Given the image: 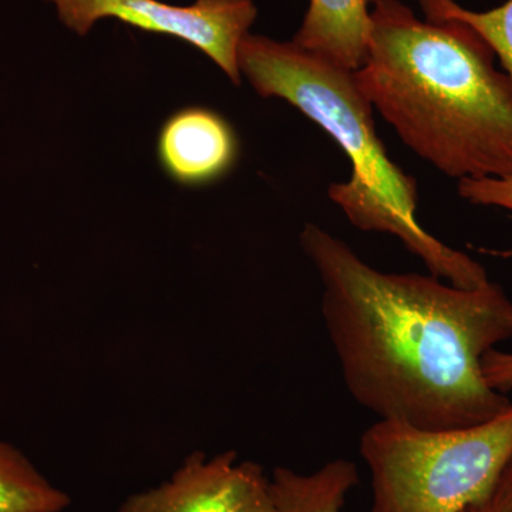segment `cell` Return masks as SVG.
I'll use <instances>...</instances> for the list:
<instances>
[{"label": "cell", "instance_id": "obj_9", "mask_svg": "<svg viewBox=\"0 0 512 512\" xmlns=\"http://www.w3.org/2000/svg\"><path fill=\"white\" fill-rule=\"evenodd\" d=\"M359 484V471L348 458H335L312 473L275 468L269 477L271 512H342Z\"/></svg>", "mask_w": 512, "mask_h": 512}, {"label": "cell", "instance_id": "obj_1", "mask_svg": "<svg viewBox=\"0 0 512 512\" xmlns=\"http://www.w3.org/2000/svg\"><path fill=\"white\" fill-rule=\"evenodd\" d=\"M299 242L322 282L320 311L346 389L377 420L453 430L510 409L483 373L484 356L512 339V299L500 285L383 272L316 224Z\"/></svg>", "mask_w": 512, "mask_h": 512}, {"label": "cell", "instance_id": "obj_8", "mask_svg": "<svg viewBox=\"0 0 512 512\" xmlns=\"http://www.w3.org/2000/svg\"><path fill=\"white\" fill-rule=\"evenodd\" d=\"M373 0H309L292 42L350 72L362 69L370 36Z\"/></svg>", "mask_w": 512, "mask_h": 512}, {"label": "cell", "instance_id": "obj_12", "mask_svg": "<svg viewBox=\"0 0 512 512\" xmlns=\"http://www.w3.org/2000/svg\"><path fill=\"white\" fill-rule=\"evenodd\" d=\"M457 190L470 204L512 212V174L501 178H467L458 181Z\"/></svg>", "mask_w": 512, "mask_h": 512}, {"label": "cell", "instance_id": "obj_13", "mask_svg": "<svg viewBox=\"0 0 512 512\" xmlns=\"http://www.w3.org/2000/svg\"><path fill=\"white\" fill-rule=\"evenodd\" d=\"M461 512H512V456L485 493Z\"/></svg>", "mask_w": 512, "mask_h": 512}, {"label": "cell", "instance_id": "obj_2", "mask_svg": "<svg viewBox=\"0 0 512 512\" xmlns=\"http://www.w3.org/2000/svg\"><path fill=\"white\" fill-rule=\"evenodd\" d=\"M487 43L457 20L373 0L360 90L421 160L458 181L512 174V89Z\"/></svg>", "mask_w": 512, "mask_h": 512}, {"label": "cell", "instance_id": "obj_5", "mask_svg": "<svg viewBox=\"0 0 512 512\" xmlns=\"http://www.w3.org/2000/svg\"><path fill=\"white\" fill-rule=\"evenodd\" d=\"M60 23L86 36L101 20L113 19L141 32L174 37L205 56L235 86L242 82L239 47L251 33L258 8L254 0H195L187 6L163 0H43Z\"/></svg>", "mask_w": 512, "mask_h": 512}, {"label": "cell", "instance_id": "obj_3", "mask_svg": "<svg viewBox=\"0 0 512 512\" xmlns=\"http://www.w3.org/2000/svg\"><path fill=\"white\" fill-rule=\"evenodd\" d=\"M239 72L264 99H281L322 127L352 163L346 183L330 184V200L360 231L382 232L403 242L429 274L460 288L490 281L483 265L448 247L416 220V178L390 160L377 136L373 107L355 72L302 49L249 33L239 47Z\"/></svg>", "mask_w": 512, "mask_h": 512}, {"label": "cell", "instance_id": "obj_7", "mask_svg": "<svg viewBox=\"0 0 512 512\" xmlns=\"http://www.w3.org/2000/svg\"><path fill=\"white\" fill-rule=\"evenodd\" d=\"M156 153L168 180L194 190L228 177L237 167L241 143L234 126L218 111L185 106L161 124Z\"/></svg>", "mask_w": 512, "mask_h": 512}, {"label": "cell", "instance_id": "obj_14", "mask_svg": "<svg viewBox=\"0 0 512 512\" xmlns=\"http://www.w3.org/2000/svg\"><path fill=\"white\" fill-rule=\"evenodd\" d=\"M483 373L487 383L497 392H512V353L494 349L483 359Z\"/></svg>", "mask_w": 512, "mask_h": 512}, {"label": "cell", "instance_id": "obj_6", "mask_svg": "<svg viewBox=\"0 0 512 512\" xmlns=\"http://www.w3.org/2000/svg\"><path fill=\"white\" fill-rule=\"evenodd\" d=\"M119 512H271L269 477L235 451L194 453L170 480L130 495Z\"/></svg>", "mask_w": 512, "mask_h": 512}, {"label": "cell", "instance_id": "obj_4", "mask_svg": "<svg viewBox=\"0 0 512 512\" xmlns=\"http://www.w3.org/2000/svg\"><path fill=\"white\" fill-rule=\"evenodd\" d=\"M359 450L372 483L370 512H461L512 456V406L464 429L377 420L363 431Z\"/></svg>", "mask_w": 512, "mask_h": 512}, {"label": "cell", "instance_id": "obj_10", "mask_svg": "<svg viewBox=\"0 0 512 512\" xmlns=\"http://www.w3.org/2000/svg\"><path fill=\"white\" fill-rule=\"evenodd\" d=\"M70 497L18 447L0 440V512H63Z\"/></svg>", "mask_w": 512, "mask_h": 512}, {"label": "cell", "instance_id": "obj_11", "mask_svg": "<svg viewBox=\"0 0 512 512\" xmlns=\"http://www.w3.org/2000/svg\"><path fill=\"white\" fill-rule=\"evenodd\" d=\"M426 19L457 20L474 30L498 57L512 89V0L498 8L477 12L456 0H419Z\"/></svg>", "mask_w": 512, "mask_h": 512}]
</instances>
